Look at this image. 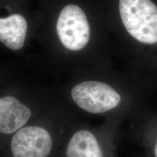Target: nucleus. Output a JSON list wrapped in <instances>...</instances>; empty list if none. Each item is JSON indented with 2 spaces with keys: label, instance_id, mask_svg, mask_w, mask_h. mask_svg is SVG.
I'll return each mask as SVG.
<instances>
[{
  "label": "nucleus",
  "instance_id": "nucleus-6",
  "mask_svg": "<svg viewBox=\"0 0 157 157\" xmlns=\"http://www.w3.org/2000/svg\"><path fill=\"white\" fill-rule=\"evenodd\" d=\"M56 29L60 42L69 50H81L89 42V23L85 13L77 5H68L63 7Z\"/></svg>",
  "mask_w": 157,
  "mask_h": 157
},
{
  "label": "nucleus",
  "instance_id": "nucleus-2",
  "mask_svg": "<svg viewBox=\"0 0 157 157\" xmlns=\"http://www.w3.org/2000/svg\"><path fill=\"white\" fill-rule=\"evenodd\" d=\"M119 124L105 121L95 126L79 117L68 129L58 157H119Z\"/></svg>",
  "mask_w": 157,
  "mask_h": 157
},
{
  "label": "nucleus",
  "instance_id": "nucleus-3",
  "mask_svg": "<svg viewBox=\"0 0 157 157\" xmlns=\"http://www.w3.org/2000/svg\"><path fill=\"white\" fill-rule=\"evenodd\" d=\"M67 105L79 115L103 117L105 121H121L132 112L121 93L111 84L87 79L74 84Z\"/></svg>",
  "mask_w": 157,
  "mask_h": 157
},
{
  "label": "nucleus",
  "instance_id": "nucleus-7",
  "mask_svg": "<svg viewBox=\"0 0 157 157\" xmlns=\"http://www.w3.org/2000/svg\"><path fill=\"white\" fill-rule=\"evenodd\" d=\"M27 33V22L20 14L0 17V42L12 50L23 48Z\"/></svg>",
  "mask_w": 157,
  "mask_h": 157
},
{
  "label": "nucleus",
  "instance_id": "nucleus-5",
  "mask_svg": "<svg viewBox=\"0 0 157 157\" xmlns=\"http://www.w3.org/2000/svg\"><path fill=\"white\" fill-rule=\"evenodd\" d=\"M119 13L125 29L136 40L157 42V7L151 0H119Z\"/></svg>",
  "mask_w": 157,
  "mask_h": 157
},
{
  "label": "nucleus",
  "instance_id": "nucleus-9",
  "mask_svg": "<svg viewBox=\"0 0 157 157\" xmlns=\"http://www.w3.org/2000/svg\"><path fill=\"white\" fill-rule=\"evenodd\" d=\"M0 157H1V156H0Z\"/></svg>",
  "mask_w": 157,
  "mask_h": 157
},
{
  "label": "nucleus",
  "instance_id": "nucleus-1",
  "mask_svg": "<svg viewBox=\"0 0 157 157\" xmlns=\"http://www.w3.org/2000/svg\"><path fill=\"white\" fill-rule=\"evenodd\" d=\"M81 115L55 103L10 137L1 157H58L64 137Z\"/></svg>",
  "mask_w": 157,
  "mask_h": 157
},
{
  "label": "nucleus",
  "instance_id": "nucleus-4",
  "mask_svg": "<svg viewBox=\"0 0 157 157\" xmlns=\"http://www.w3.org/2000/svg\"><path fill=\"white\" fill-rule=\"evenodd\" d=\"M5 87L0 84V153L16 131L55 103Z\"/></svg>",
  "mask_w": 157,
  "mask_h": 157
},
{
  "label": "nucleus",
  "instance_id": "nucleus-8",
  "mask_svg": "<svg viewBox=\"0 0 157 157\" xmlns=\"http://www.w3.org/2000/svg\"><path fill=\"white\" fill-rule=\"evenodd\" d=\"M149 151L151 157H157V129L154 132V135L149 143Z\"/></svg>",
  "mask_w": 157,
  "mask_h": 157
}]
</instances>
